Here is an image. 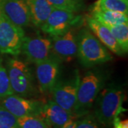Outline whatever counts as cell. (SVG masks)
Segmentation results:
<instances>
[{"mask_svg":"<svg viewBox=\"0 0 128 128\" xmlns=\"http://www.w3.org/2000/svg\"><path fill=\"white\" fill-rule=\"evenodd\" d=\"M0 128H19L17 118L0 104Z\"/></svg>","mask_w":128,"mask_h":128,"instance_id":"cell-22","label":"cell"},{"mask_svg":"<svg viewBox=\"0 0 128 128\" xmlns=\"http://www.w3.org/2000/svg\"><path fill=\"white\" fill-rule=\"evenodd\" d=\"M81 19V16L75 12L54 7L40 28L45 34L51 37L56 36L76 26Z\"/></svg>","mask_w":128,"mask_h":128,"instance_id":"cell-7","label":"cell"},{"mask_svg":"<svg viewBox=\"0 0 128 128\" xmlns=\"http://www.w3.org/2000/svg\"><path fill=\"white\" fill-rule=\"evenodd\" d=\"M80 78L78 70H76L71 77L64 80H58L50 92L52 94V100L73 115Z\"/></svg>","mask_w":128,"mask_h":128,"instance_id":"cell-6","label":"cell"},{"mask_svg":"<svg viewBox=\"0 0 128 128\" xmlns=\"http://www.w3.org/2000/svg\"><path fill=\"white\" fill-rule=\"evenodd\" d=\"M2 12L9 20L19 26H27L32 24L26 0H0Z\"/></svg>","mask_w":128,"mask_h":128,"instance_id":"cell-12","label":"cell"},{"mask_svg":"<svg viewBox=\"0 0 128 128\" xmlns=\"http://www.w3.org/2000/svg\"><path fill=\"white\" fill-rule=\"evenodd\" d=\"M54 7L65 9L75 13L83 9L85 5L82 0H47Z\"/></svg>","mask_w":128,"mask_h":128,"instance_id":"cell-19","label":"cell"},{"mask_svg":"<svg viewBox=\"0 0 128 128\" xmlns=\"http://www.w3.org/2000/svg\"><path fill=\"white\" fill-rule=\"evenodd\" d=\"M81 119L76 120V128H102L95 118L90 115H84Z\"/></svg>","mask_w":128,"mask_h":128,"instance_id":"cell-23","label":"cell"},{"mask_svg":"<svg viewBox=\"0 0 128 128\" xmlns=\"http://www.w3.org/2000/svg\"><path fill=\"white\" fill-rule=\"evenodd\" d=\"M77 56L84 67L90 68L112 59L108 49L89 28H82L77 34Z\"/></svg>","mask_w":128,"mask_h":128,"instance_id":"cell-2","label":"cell"},{"mask_svg":"<svg viewBox=\"0 0 128 128\" xmlns=\"http://www.w3.org/2000/svg\"><path fill=\"white\" fill-rule=\"evenodd\" d=\"M60 64L61 61L53 56L36 64V76L43 93L50 92L58 80Z\"/></svg>","mask_w":128,"mask_h":128,"instance_id":"cell-10","label":"cell"},{"mask_svg":"<svg viewBox=\"0 0 128 128\" xmlns=\"http://www.w3.org/2000/svg\"><path fill=\"white\" fill-rule=\"evenodd\" d=\"M90 16L106 26L128 23V14L100 9L95 6L92 7Z\"/></svg>","mask_w":128,"mask_h":128,"instance_id":"cell-16","label":"cell"},{"mask_svg":"<svg viewBox=\"0 0 128 128\" xmlns=\"http://www.w3.org/2000/svg\"><path fill=\"white\" fill-rule=\"evenodd\" d=\"M103 84V76L98 72L89 71L82 78H80L74 112L76 118L88 114L99 92L102 89Z\"/></svg>","mask_w":128,"mask_h":128,"instance_id":"cell-3","label":"cell"},{"mask_svg":"<svg viewBox=\"0 0 128 128\" xmlns=\"http://www.w3.org/2000/svg\"><path fill=\"white\" fill-rule=\"evenodd\" d=\"M14 94L10 86L6 68L0 58V100Z\"/></svg>","mask_w":128,"mask_h":128,"instance_id":"cell-20","label":"cell"},{"mask_svg":"<svg viewBox=\"0 0 128 128\" xmlns=\"http://www.w3.org/2000/svg\"><path fill=\"white\" fill-rule=\"evenodd\" d=\"M2 104L16 118L25 116H38L44 102L38 100L28 99L12 94L3 98Z\"/></svg>","mask_w":128,"mask_h":128,"instance_id":"cell-9","label":"cell"},{"mask_svg":"<svg viewBox=\"0 0 128 128\" xmlns=\"http://www.w3.org/2000/svg\"><path fill=\"white\" fill-rule=\"evenodd\" d=\"M62 128H76V120L75 118H72L64 124Z\"/></svg>","mask_w":128,"mask_h":128,"instance_id":"cell-25","label":"cell"},{"mask_svg":"<svg viewBox=\"0 0 128 128\" xmlns=\"http://www.w3.org/2000/svg\"><path fill=\"white\" fill-rule=\"evenodd\" d=\"M77 34L76 26H74L64 34L52 37V56L61 62L73 60L78 53Z\"/></svg>","mask_w":128,"mask_h":128,"instance_id":"cell-8","label":"cell"},{"mask_svg":"<svg viewBox=\"0 0 128 128\" xmlns=\"http://www.w3.org/2000/svg\"><path fill=\"white\" fill-rule=\"evenodd\" d=\"M86 22L89 29L108 50L117 55H123L124 51L116 41L109 28L91 16H88Z\"/></svg>","mask_w":128,"mask_h":128,"instance_id":"cell-14","label":"cell"},{"mask_svg":"<svg viewBox=\"0 0 128 128\" xmlns=\"http://www.w3.org/2000/svg\"><path fill=\"white\" fill-rule=\"evenodd\" d=\"M32 24L36 27H41L46 21L54 6L47 0H26Z\"/></svg>","mask_w":128,"mask_h":128,"instance_id":"cell-15","label":"cell"},{"mask_svg":"<svg viewBox=\"0 0 128 128\" xmlns=\"http://www.w3.org/2000/svg\"><path fill=\"white\" fill-rule=\"evenodd\" d=\"M92 6L128 14V0H97Z\"/></svg>","mask_w":128,"mask_h":128,"instance_id":"cell-18","label":"cell"},{"mask_svg":"<svg viewBox=\"0 0 128 128\" xmlns=\"http://www.w3.org/2000/svg\"><path fill=\"white\" fill-rule=\"evenodd\" d=\"M23 27L12 22L2 12L0 17V53L17 56L25 38Z\"/></svg>","mask_w":128,"mask_h":128,"instance_id":"cell-5","label":"cell"},{"mask_svg":"<svg viewBox=\"0 0 128 128\" xmlns=\"http://www.w3.org/2000/svg\"><path fill=\"white\" fill-rule=\"evenodd\" d=\"M19 128H51L38 116H25L17 118Z\"/></svg>","mask_w":128,"mask_h":128,"instance_id":"cell-21","label":"cell"},{"mask_svg":"<svg viewBox=\"0 0 128 128\" xmlns=\"http://www.w3.org/2000/svg\"><path fill=\"white\" fill-rule=\"evenodd\" d=\"M112 124H113V128H128V120H122L118 116L114 118Z\"/></svg>","mask_w":128,"mask_h":128,"instance_id":"cell-24","label":"cell"},{"mask_svg":"<svg viewBox=\"0 0 128 128\" xmlns=\"http://www.w3.org/2000/svg\"><path fill=\"white\" fill-rule=\"evenodd\" d=\"M38 117L51 128H62L68 121L75 118L72 113L64 109L54 100H48L44 103Z\"/></svg>","mask_w":128,"mask_h":128,"instance_id":"cell-13","label":"cell"},{"mask_svg":"<svg viewBox=\"0 0 128 128\" xmlns=\"http://www.w3.org/2000/svg\"><path fill=\"white\" fill-rule=\"evenodd\" d=\"M10 86L14 94L24 98L34 96L35 88L31 69L28 64L14 56L6 64Z\"/></svg>","mask_w":128,"mask_h":128,"instance_id":"cell-4","label":"cell"},{"mask_svg":"<svg viewBox=\"0 0 128 128\" xmlns=\"http://www.w3.org/2000/svg\"><path fill=\"white\" fill-rule=\"evenodd\" d=\"M1 14H2V9H1V3H0V17H1Z\"/></svg>","mask_w":128,"mask_h":128,"instance_id":"cell-26","label":"cell"},{"mask_svg":"<svg viewBox=\"0 0 128 128\" xmlns=\"http://www.w3.org/2000/svg\"><path fill=\"white\" fill-rule=\"evenodd\" d=\"M124 100V92L120 86L112 85L102 89L94 102L97 121L110 127L114 118L125 111L122 107Z\"/></svg>","mask_w":128,"mask_h":128,"instance_id":"cell-1","label":"cell"},{"mask_svg":"<svg viewBox=\"0 0 128 128\" xmlns=\"http://www.w3.org/2000/svg\"><path fill=\"white\" fill-rule=\"evenodd\" d=\"M51 46L52 40L49 38L25 36L21 53L28 61L36 64L52 56Z\"/></svg>","mask_w":128,"mask_h":128,"instance_id":"cell-11","label":"cell"},{"mask_svg":"<svg viewBox=\"0 0 128 128\" xmlns=\"http://www.w3.org/2000/svg\"><path fill=\"white\" fill-rule=\"evenodd\" d=\"M106 26V25H105ZM124 54L128 51V23L107 26Z\"/></svg>","mask_w":128,"mask_h":128,"instance_id":"cell-17","label":"cell"}]
</instances>
